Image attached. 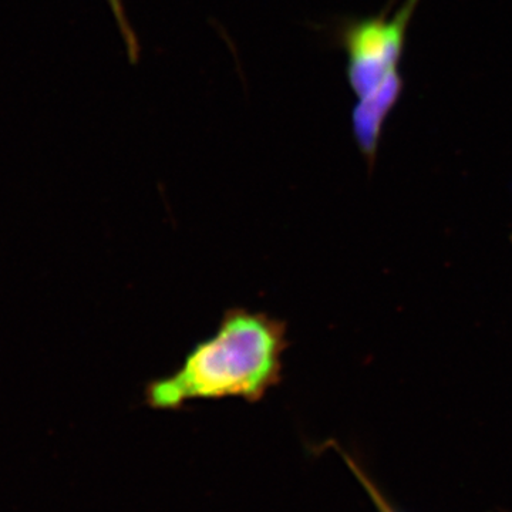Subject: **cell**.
<instances>
[{
    "label": "cell",
    "instance_id": "obj_4",
    "mask_svg": "<svg viewBox=\"0 0 512 512\" xmlns=\"http://www.w3.org/2000/svg\"><path fill=\"white\" fill-rule=\"evenodd\" d=\"M332 447H335L336 450H338L340 456H342L343 460H345L346 466L350 468V471L355 474L357 480H359V483L363 485V488H365L367 494H369L370 500L373 501V504L376 505V508L379 510V512H400L397 511V508L394 507V505L390 503L386 497H384V494L382 491H380V488L377 487L375 483H373L372 478H370L369 474H367L366 471L363 470L362 466L357 463L355 457L350 456L349 453H346L345 450H342V448L336 446V444H332Z\"/></svg>",
    "mask_w": 512,
    "mask_h": 512
},
{
    "label": "cell",
    "instance_id": "obj_2",
    "mask_svg": "<svg viewBox=\"0 0 512 512\" xmlns=\"http://www.w3.org/2000/svg\"><path fill=\"white\" fill-rule=\"evenodd\" d=\"M420 0H404L393 16L350 20L340 30L348 56L346 76L357 100L366 99L390 77L400 73L406 33Z\"/></svg>",
    "mask_w": 512,
    "mask_h": 512
},
{
    "label": "cell",
    "instance_id": "obj_1",
    "mask_svg": "<svg viewBox=\"0 0 512 512\" xmlns=\"http://www.w3.org/2000/svg\"><path fill=\"white\" fill-rule=\"evenodd\" d=\"M288 325L269 313L227 309L210 338L201 340L171 375L151 380L144 402L178 412L195 400L258 403L282 382Z\"/></svg>",
    "mask_w": 512,
    "mask_h": 512
},
{
    "label": "cell",
    "instance_id": "obj_3",
    "mask_svg": "<svg viewBox=\"0 0 512 512\" xmlns=\"http://www.w3.org/2000/svg\"><path fill=\"white\" fill-rule=\"evenodd\" d=\"M403 87L402 73L394 74L372 96L357 100L352 111L353 137L370 170L376 161L384 123L399 103Z\"/></svg>",
    "mask_w": 512,
    "mask_h": 512
}]
</instances>
